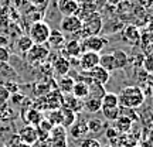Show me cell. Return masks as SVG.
<instances>
[{
  "mask_svg": "<svg viewBox=\"0 0 153 147\" xmlns=\"http://www.w3.org/2000/svg\"><path fill=\"white\" fill-rule=\"evenodd\" d=\"M72 96H75L78 99H87L89 96V91H88V85L85 82L82 81H75L74 83V88H72V92H71Z\"/></svg>",
  "mask_w": 153,
  "mask_h": 147,
  "instance_id": "obj_24",
  "label": "cell"
},
{
  "mask_svg": "<svg viewBox=\"0 0 153 147\" xmlns=\"http://www.w3.org/2000/svg\"><path fill=\"white\" fill-rule=\"evenodd\" d=\"M68 131L62 126H54L48 134V147H67Z\"/></svg>",
  "mask_w": 153,
  "mask_h": 147,
  "instance_id": "obj_6",
  "label": "cell"
},
{
  "mask_svg": "<svg viewBox=\"0 0 153 147\" xmlns=\"http://www.w3.org/2000/svg\"><path fill=\"white\" fill-rule=\"evenodd\" d=\"M74 83H75V79H74V76H70V75L58 76V79L55 82L57 89H58L62 95H71Z\"/></svg>",
  "mask_w": 153,
  "mask_h": 147,
  "instance_id": "obj_17",
  "label": "cell"
},
{
  "mask_svg": "<svg viewBox=\"0 0 153 147\" xmlns=\"http://www.w3.org/2000/svg\"><path fill=\"white\" fill-rule=\"evenodd\" d=\"M10 147H31V146H28V144H26V143L20 142L19 136H16V139H13V143L10 144Z\"/></svg>",
  "mask_w": 153,
  "mask_h": 147,
  "instance_id": "obj_37",
  "label": "cell"
},
{
  "mask_svg": "<svg viewBox=\"0 0 153 147\" xmlns=\"http://www.w3.org/2000/svg\"><path fill=\"white\" fill-rule=\"evenodd\" d=\"M57 9L62 14V17L74 16L79 10V3H78V0H58L57 1Z\"/></svg>",
  "mask_w": 153,
  "mask_h": 147,
  "instance_id": "obj_13",
  "label": "cell"
},
{
  "mask_svg": "<svg viewBox=\"0 0 153 147\" xmlns=\"http://www.w3.org/2000/svg\"><path fill=\"white\" fill-rule=\"evenodd\" d=\"M109 40L105 35H89V37L82 38L81 45L84 51H92V52H98L101 54V51L105 49V47H108Z\"/></svg>",
  "mask_w": 153,
  "mask_h": 147,
  "instance_id": "obj_5",
  "label": "cell"
},
{
  "mask_svg": "<svg viewBox=\"0 0 153 147\" xmlns=\"http://www.w3.org/2000/svg\"><path fill=\"white\" fill-rule=\"evenodd\" d=\"M62 106L72 110L74 113H81L84 110V100L75 98L72 95H64V103H62Z\"/></svg>",
  "mask_w": 153,
  "mask_h": 147,
  "instance_id": "obj_19",
  "label": "cell"
},
{
  "mask_svg": "<svg viewBox=\"0 0 153 147\" xmlns=\"http://www.w3.org/2000/svg\"><path fill=\"white\" fill-rule=\"evenodd\" d=\"M51 49L47 44H34L31 48L26 52V60L31 65H43L48 60Z\"/></svg>",
  "mask_w": 153,
  "mask_h": 147,
  "instance_id": "obj_3",
  "label": "cell"
},
{
  "mask_svg": "<svg viewBox=\"0 0 153 147\" xmlns=\"http://www.w3.org/2000/svg\"><path fill=\"white\" fill-rule=\"evenodd\" d=\"M119 116H125L128 119H131L132 122L139 120V114L135 112V109H131V108H122V106H119Z\"/></svg>",
  "mask_w": 153,
  "mask_h": 147,
  "instance_id": "obj_33",
  "label": "cell"
},
{
  "mask_svg": "<svg viewBox=\"0 0 153 147\" xmlns=\"http://www.w3.org/2000/svg\"><path fill=\"white\" fill-rule=\"evenodd\" d=\"M102 108H119V100H118V95L114 92H106L104 98L101 99Z\"/></svg>",
  "mask_w": 153,
  "mask_h": 147,
  "instance_id": "obj_27",
  "label": "cell"
},
{
  "mask_svg": "<svg viewBox=\"0 0 153 147\" xmlns=\"http://www.w3.org/2000/svg\"><path fill=\"white\" fill-rule=\"evenodd\" d=\"M132 125H133V122H132L131 119H128L125 116H119L118 119L115 120L114 129L118 131V133H120V134H125V133H129V131H131Z\"/></svg>",
  "mask_w": 153,
  "mask_h": 147,
  "instance_id": "obj_23",
  "label": "cell"
},
{
  "mask_svg": "<svg viewBox=\"0 0 153 147\" xmlns=\"http://www.w3.org/2000/svg\"><path fill=\"white\" fill-rule=\"evenodd\" d=\"M145 93L140 86L136 85H131V86H125L119 93H118V100H119V106L122 108H131V109H137L145 103Z\"/></svg>",
  "mask_w": 153,
  "mask_h": 147,
  "instance_id": "obj_1",
  "label": "cell"
},
{
  "mask_svg": "<svg viewBox=\"0 0 153 147\" xmlns=\"http://www.w3.org/2000/svg\"><path fill=\"white\" fill-rule=\"evenodd\" d=\"M24 122H26V125H30V126H37L41 120L44 119V114L41 110L36 109V108H28V109H26V112H24Z\"/></svg>",
  "mask_w": 153,
  "mask_h": 147,
  "instance_id": "obj_20",
  "label": "cell"
},
{
  "mask_svg": "<svg viewBox=\"0 0 153 147\" xmlns=\"http://www.w3.org/2000/svg\"><path fill=\"white\" fill-rule=\"evenodd\" d=\"M65 44V37H64V33H61L60 30H51L48 37V41H47V45L50 47V49H61Z\"/></svg>",
  "mask_w": 153,
  "mask_h": 147,
  "instance_id": "obj_18",
  "label": "cell"
},
{
  "mask_svg": "<svg viewBox=\"0 0 153 147\" xmlns=\"http://www.w3.org/2000/svg\"><path fill=\"white\" fill-rule=\"evenodd\" d=\"M50 33H51V27L48 26V23L43 21V20H37L31 24L28 37L31 38L34 44H47Z\"/></svg>",
  "mask_w": 153,
  "mask_h": 147,
  "instance_id": "obj_4",
  "label": "cell"
},
{
  "mask_svg": "<svg viewBox=\"0 0 153 147\" xmlns=\"http://www.w3.org/2000/svg\"><path fill=\"white\" fill-rule=\"evenodd\" d=\"M51 68H53V71H54V74L57 76H64V75H68V74H70L72 66H71L70 60L60 54L54 61H53Z\"/></svg>",
  "mask_w": 153,
  "mask_h": 147,
  "instance_id": "obj_12",
  "label": "cell"
},
{
  "mask_svg": "<svg viewBox=\"0 0 153 147\" xmlns=\"http://www.w3.org/2000/svg\"><path fill=\"white\" fill-rule=\"evenodd\" d=\"M142 68L145 69V72L148 74H153V57H145L142 62Z\"/></svg>",
  "mask_w": 153,
  "mask_h": 147,
  "instance_id": "obj_35",
  "label": "cell"
},
{
  "mask_svg": "<svg viewBox=\"0 0 153 147\" xmlns=\"http://www.w3.org/2000/svg\"><path fill=\"white\" fill-rule=\"evenodd\" d=\"M17 136L20 139V142L26 143L28 146H34L38 142V130L36 126H30V125H24L19 130Z\"/></svg>",
  "mask_w": 153,
  "mask_h": 147,
  "instance_id": "obj_10",
  "label": "cell"
},
{
  "mask_svg": "<svg viewBox=\"0 0 153 147\" xmlns=\"http://www.w3.org/2000/svg\"><path fill=\"white\" fill-rule=\"evenodd\" d=\"M105 134H106V137H108V139H112V137L118 136V131L115 130L114 127H111V129H106V130H105Z\"/></svg>",
  "mask_w": 153,
  "mask_h": 147,
  "instance_id": "obj_38",
  "label": "cell"
},
{
  "mask_svg": "<svg viewBox=\"0 0 153 147\" xmlns=\"http://www.w3.org/2000/svg\"><path fill=\"white\" fill-rule=\"evenodd\" d=\"M60 51H61V55L68 58V60H78L79 55L84 52L79 40H68V41H65L64 47Z\"/></svg>",
  "mask_w": 153,
  "mask_h": 147,
  "instance_id": "obj_9",
  "label": "cell"
},
{
  "mask_svg": "<svg viewBox=\"0 0 153 147\" xmlns=\"http://www.w3.org/2000/svg\"><path fill=\"white\" fill-rule=\"evenodd\" d=\"M82 20L76 14L74 16H64L61 20V33L65 34H78L81 31Z\"/></svg>",
  "mask_w": 153,
  "mask_h": 147,
  "instance_id": "obj_8",
  "label": "cell"
},
{
  "mask_svg": "<svg viewBox=\"0 0 153 147\" xmlns=\"http://www.w3.org/2000/svg\"><path fill=\"white\" fill-rule=\"evenodd\" d=\"M99 64V54L98 52H92V51H84L79 58H78V65L76 68L81 72H87L91 68L97 66Z\"/></svg>",
  "mask_w": 153,
  "mask_h": 147,
  "instance_id": "obj_7",
  "label": "cell"
},
{
  "mask_svg": "<svg viewBox=\"0 0 153 147\" xmlns=\"http://www.w3.org/2000/svg\"><path fill=\"white\" fill-rule=\"evenodd\" d=\"M47 116H44L45 119L48 120L53 126H62V112L60 109H54V110H47Z\"/></svg>",
  "mask_w": 153,
  "mask_h": 147,
  "instance_id": "obj_28",
  "label": "cell"
},
{
  "mask_svg": "<svg viewBox=\"0 0 153 147\" xmlns=\"http://www.w3.org/2000/svg\"><path fill=\"white\" fill-rule=\"evenodd\" d=\"M81 147H102V146H101L99 140H97V139H94V137H85V139H82Z\"/></svg>",
  "mask_w": 153,
  "mask_h": 147,
  "instance_id": "obj_34",
  "label": "cell"
},
{
  "mask_svg": "<svg viewBox=\"0 0 153 147\" xmlns=\"http://www.w3.org/2000/svg\"><path fill=\"white\" fill-rule=\"evenodd\" d=\"M112 57H114V62H115V68L116 69H125L126 66L129 65V55L126 54L123 49H114L112 52Z\"/></svg>",
  "mask_w": 153,
  "mask_h": 147,
  "instance_id": "obj_21",
  "label": "cell"
},
{
  "mask_svg": "<svg viewBox=\"0 0 153 147\" xmlns=\"http://www.w3.org/2000/svg\"><path fill=\"white\" fill-rule=\"evenodd\" d=\"M33 45H34V43L31 41V38L28 37V35H22V37L17 40V43H16L17 49H19L22 54H26V52H27Z\"/></svg>",
  "mask_w": 153,
  "mask_h": 147,
  "instance_id": "obj_31",
  "label": "cell"
},
{
  "mask_svg": "<svg viewBox=\"0 0 153 147\" xmlns=\"http://www.w3.org/2000/svg\"><path fill=\"white\" fill-rule=\"evenodd\" d=\"M30 1L36 6H40V4H44V3H45V0H30Z\"/></svg>",
  "mask_w": 153,
  "mask_h": 147,
  "instance_id": "obj_39",
  "label": "cell"
},
{
  "mask_svg": "<svg viewBox=\"0 0 153 147\" xmlns=\"http://www.w3.org/2000/svg\"><path fill=\"white\" fill-rule=\"evenodd\" d=\"M104 117L109 122H115L119 117V108H101Z\"/></svg>",
  "mask_w": 153,
  "mask_h": 147,
  "instance_id": "obj_32",
  "label": "cell"
},
{
  "mask_svg": "<svg viewBox=\"0 0 153 147\" xmlns=\"http://www.w3.org/2000/svg\"><path fill=\"white\" fill-rule=\"evenodd\" d=\"M122 38H123L128 44L136 45V44L140 43V31H139V28H137L136 26L129 24V26H126V27L123 28V31H122Z\"/></svg>",
  "mask_w": 153,
  "mask_h": 147,
  "instance_id": "obj_15",
  "label": "cell"
},
{
  "mask_svg": "<svg viewBox=\"0 0 153 147\" xmlns=\"http://www.w3.org/2000/svg\"><path fill=\"white\" fill-rule=\"evenodd\" d=\"M44 99H45V106H47V110H54V109H60L62 103H64V95L57 89H51L50 92H47L44 95Z\"/></svg>",
  "mask_w": 153,
  "mask_h": 147,
  "instance_id": "obj_11",
  "label": "cell"
},
{
  "mask_svg": "<svg viewBox=\"0 0 153 147\" xmlns=\"http://www.w3.org/2000/svg\"><path fill=\"white\" fill-rule=\"evenodd\" d=\"M10 60V52L4 45H0V62H9Z\"/></svg>",
  "mask_w": 153,
  "mask_h": 147,
  "instance_id": "obj_36",
  "label": "cell"
},
{
  "mask_svg": "<svg viewBox=\"0 0 153 147\" xmlns=\"http://www.w3.org/2000/svg\"><path fill=\"white\" fill-rule=\"evenodd\" d=\"M98 65L102 66L104 69H106L109 74H112L114 71H116L112 54H99V64Z\"/></svg>",
  "mask_w": 153,
  "mask_h": 147,
  "instance_id": "obj_26",
  "label": "cell"
},
{
  "mask_svg": "<svg viewBox=\"0 0 153 147\" xmlns=\"http://www.w3.org/2000/svg\"><path fill=\"white\" fill-rule=\"evenodd\" d=\"M87 127H88V133L89 134H98L105 129V125L102 123V120L99 119H89L87 122Z\"/></svg>",
  "mask_w": 153,
  "mask_h": 147,
  "instance_id": "obj_30",
  "label": "cell"
},
{
  "mask_svg": "<svg viewBox=\"0 0 153 147\" xmlns=\"http://www.w3.org/2000/svg\"><path fill=\"white\" fill-rule=\"evenodd\" d=\"M61 112H62V127L68 129L71 125H74V122L76 120V113H74L72 110L67 109L64 106H61Z\"/></svg>",
  "mask_w": 153,
  "mask_h": 147,
  "instance_id": "obj_29",
  "label": "cell"
},
{
  "mask_svg": "<svg viewBox=\"0 0 153 147\" xmlns=\"http://www.w3.org/2000/svg\"><path fill=\"white\" fill-rule=\"evenodd\" d=\"M31 147H40V146H38V144H37V146H31Z\"/></svg>",
  "mask_w": 153,
  "mask_h": 147,
  "instance_id": "obj_40",
  "label": "cell"
},
{
  "mask_svg": "<svg viewBox=\"0 0 153 147\" xmlns=\"http://www.w3.org/2000/svg\"><path fill=\"white\" fill-rule=\"evenodd\" d=\"M87 76H89L91 79H94V81L99 82V83H102V85H105V83H108L111 79V74L106 69H104L102 66H94V68H91L89 71L84 72Z\"/></svg>",
  "mask_w": 153,
  "mask_h": 147,
  "instance_id": "obj_14",
  "label": "cell"
},
{
  "mask_svg": "<svg viewBox=\"0 0 153 147\" xmlns=\"http://www.w3.org/2000/svg\"><path fill=\"white\" fill-rule=\"evenodd\" d=\"M101 108H102L101 99L91 98V96L84 99V110L87 113H98V112H101Z\"/></svg>",
  "mask_w": 153,
  "mask_h": 147,
  "instance_id": "obj_25",
  "label": "cell"
},
{
  "mask_svg": "<svg viewBox=\"0 0 153 147\" xmlns=\"http://www.w3.org/2000/svg\"><path fill=\"white\" fill-rule=\"evenodd\" d=\"M68 130H70V136L72 139H75V140H79V139H85L88 133V127H87V122H84V120H78V122H74V125H71L68 127Z\"/></svg>",
  "mask_w": 153,
  "mask_h": 147,
  "instance_id": "obj_16",
  "label": "cell"
},
{
  "mask_svg": "<svg viewBox=\"0 0 153 147\" xmlns=\"http://www.w3.org/2000/svg\"><path fill=\"white\" fill-rule=\"evenodd\" d=\"M88 91H89V96L91 98H97V99H102L104 98V95L106 93L105 91V85L102 83H99V82L94 81L89 78V81H88Z\"/></svg>",
  "mask_w": 153,
  "mask_h": 147,
  "instance_id": "obj_22",
  "label": "cell"
},
{
  "mask_svg": "<svg viewBox=\"0 0 153 147\" xmlns=\"http://www.w3.org/2000/svg\"><path fill=\"white\" fill-rule=\"evenodd\" d=\"M82 20V27L81 31L75 35H81L82 38L89 37V35H98L102 28H104V20H102V16L99 13H89L85 18H81Z\"/></svg>",
  "mask_w": 153,
  "mask_h": 147,
  "instance_id": "obj_2",
  "label": "cell"
}]
</instances>
